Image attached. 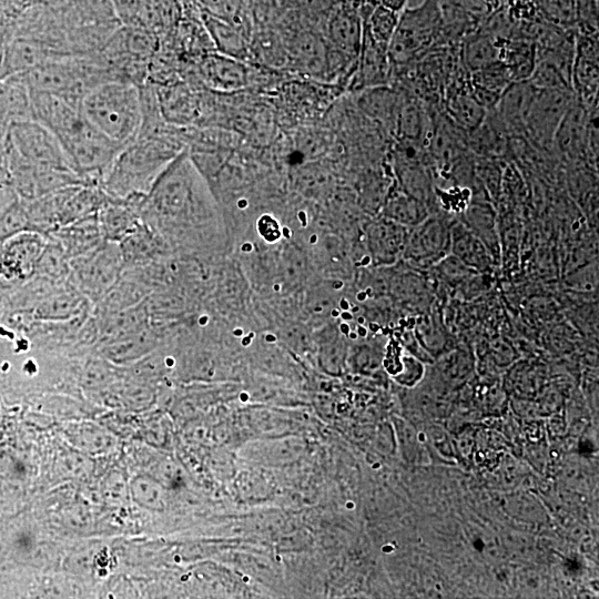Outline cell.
Returning <instances> with one entry per match:
<instances>
[{
	"label": "cell",
	"mask_w": 599,
	"mask_h": 599,
	"mask_svg": "<svg viewBox=\"0 0 599 599\" xmlns=\"http://www.w3.org/2000/svg\"><path fill=\"white\" fill-rule=\"evenodd\" d=\"M399 19V13L382 6H375L370 14L362 17L364 28L368 30L374 43L384 49L385 52H388Z\"/></svg>",
	"instance_id": "15"
},
{
	"label": "cell",
	"mask_w": 599,
	"mask_h": 599,
	"mask_svg": "<svg viewBox=\"0 0 599 599\" xmlns=\"http://www.w3.org/2000/svg\"><path fill=\"white\" fill-rule=\"evenodd\" d=\"M79 307L80 302L76 294H57V296L48 299L42 312L48 320H66L73 317Z\"/></svg>",
	"instance_id": "22"
},
{
	"label": "cell",
	"mask_w": 599,
	"mask_h": 599,
	"mask_svg": "<svg viewBox=\"0 0 599 599\" xmlns=\"http://www.w3.org/2000/svg\"><path fill=\"white\" fill-rule=\"evenodd\" d=\"M141 199L117 200L107 198L98 211L101 232L106 241L119 243L142 222L139 212Z\"/></svg>",
	"instance_id": "8"
},
{
	"label": "cell",
	"mask_w": 599,
	"mask_h": 599,
	"mask_svg": "<svg viewBox=\"0 0 599 599\" xmlns=\"http://www.w3.org/2000/svg\"><path fill=\"white\" fill-rule=\"evenodd\" d=\"M400 128L406 140H418L423 133V118L414 106L405 107L400 118Z\"/></svg>",
	"instance_id": "25"
},
{
	"label": "cell",
	"mask_w": 599,
	"mask_h": 599,
	"mask_svg": "<svg viewBox=\"0 0 599 599\" xmlns=\"http://www.w3.org/2000/svg\"><path fill=\"white\" fill-rule=\"evenodd\" d=\"M123 22L133 25L139 18L141 0H111Z\"/></svg>",
	"instance_id": "26"
},
{
	"label": "cell",
	"mask_w": 599,
	"mask_h": 599,
	"mask_svg": "<svg viewBox=\"0 0 599 599\" xmlns=\"http://www.w3.org/2000/svg\"><path fill=\"white\" fill-rule=\"evenodd\" d=\"M131 495L139 505L156 510L161 505V494L158 485L152 482L149 477L137 476L131 482Z\"/></svg>",
	"instance_id": "23"
},
{
	"label": "cell",
	"mask_w": 599,
	"mask_h": 599,
	"mask_svg": "<svg viewBox=\"0 0 599 599\" xmlns=\"http://www.w3.org/2000/svg\"><path fill=\"white\" fill-rule=\"evenodd\" d=\"M330 32L340 47L351 53L359 52L363 38V20L358 9L345 4L330 22Z\"/></svg>",
	"instance_id": "12"
},
{
	"label": "cell",
	"mask_w": 599,
	"mask_h": 599,
	"mask_svg": "<svg viewBox=\"0 0 599 599\" xmlns=\"http://www.w3.org/2000/svg\"><path fill=\"white\" fill-rule=\"evenodd\" d=\"M529 81L537 90H573L570 81L560 70L551 63L546 62V60H537L534 73Z\"/></svg>",
	"instance_id": "21"
},
{
	"label": "cell",
	"mask_w": 599,
	"mask_h": 599,
	"mask_svg": "<svg viewBox=\"0 0 599 599\" xmlns=\"http://www.w3.org/2000/svg\"><path fill=\"white\" fill-rule=\"evenodd\" d=\"M509 2H513V0H509Z\"/></svg>",
	"instance_id": "31"
},
{
	"label": "cell",
	"mask_w": 599,
	"mask_h": 599,
	"mask_svg": "<svg viewBox=\"0 0 599 599\" xmlns=\"http://www.w3.org/2000/svg\"><path fill=\"white\" fill-rule=\"evenodd\" d=\"M7 140L12 150L29 165L75 172L55 135L36 120L10 125Z\"/></svg>",
	"instance_id": "5"
},
{
	"label": "cell",
	"mask_w": 599,
	"mask_h": 599,
	"mask_svg": "<svg viewBox=\"0 0 599 599\" xmlns=\"http://www.w3.org/2000/svg\"><path fill=\"white\" fill-rule=\"evenodd\" d=\"M36 271L50 279H60L70 272V260L60 243L54 237H48L47 245L40 257Z\"/></svg>",
	"instance_id": "19"
},
{
	"label": "cell",
	"mask_w": 599,
	"mask_h": 599,
	"mask_svg": "<svg viewBox=\"0 0 599 599\" xmlns=\"http://www.w3.org/2000/svg\"><path fill=\"white\" fill-rule=\"evenodd\" d=\"M25 231H32V225L25 202L17 201L0 215V240L5 241Z\"/></svg>",
	"instance_id": "20"
},
{
	"label": "cell",
	"mask_w": 599,
	"mask_h": 599,
	"mask_svg": "<svg viewBox=\"0 0 599 599\" xmlns=\"http://www.w3.org/2000/svg\"><path fill=\"white\" fill-rule=\"evenodd\" d=\"M533 40H503L500 60L509 69L513 81L529 80L537 64Z\"/></svg>",
	"instance_id": "11"
},
{
	"label": "cell",
	"mask_w": 599,
	"mask_h": 599,
	"mask_svg": "<svg viewBox=\"0 0 599 599\" xmlns=\"http://www.w3.org/2000/svg\"><path fill=\"white\" fill-rule=\"evenodd\" d=\"M450 113L463 129L475 130L486 117V109L471 94H459L450 100Z\"/></svg>",
	"instance_id": "17"
},
{
	"label": "cell",
	"mask_w": 599,
	"mask_h": 599,
	"mask_svg": "<svg viewBox=\"0 0 599 599\" xmlns=\"http://www.w3.org/2000/svg\"><path fill=\"white\" fill-rule=\"evenodd\" d=\"M598 60L575 55L572 70V87L584 103L598 93Z\"/></svg>",
	"instance_id": "16"
},
{
	"label": "cell",
	"mask_w": 599,
	"mask_h": 599,
	"mask_svg": "<svg viewBox=\"0 0 599 599\" xmlns=\"http://www.w3.org/2000/svg\"><path fill=\"white\" fill-rule=\"evenodd\" d=\"M501 40L487 34L472 37L464 48L465 64L474 71L500 60Z\"/></svg>",
	"instance_id": "14"
},
{
	"label": "cell",
	"mask_w": 599,
	"mask_h": 599,
	"mask_svg": "<svg viewBox=\"0 0 599 599\" xmlns=\"http://www.w3.org/2000/svg\"><path fill=\"white\" fill-rule=\"evenodd\" d=\"M480 4L484 6L487 13L494 14L497 10L502 8L503 0H479Z\"/></svg>",
	"instance_id": "29"
},
{
	"label": "cell",
	"mask_w": 599,
	"mask_h": 599,
	"mask_svg": "<svg viewBox=\"0 0 599 599\" xmlns=\"http://www.w3.org/2000/svg\"><path fill=\"white\" fill-rule=\"evenodd\" d=\"M434 155L442 161H450L459 150L458 139L445 125L435 128L432 139Z\"/></svg>",
	"instance_id": "24"
},
{
	"label": "cell",
	"mask_w": 599,
	"mask_h": 599,
	"mask_svg": "<svg viewBox=\"0 0 599 599\" xmlns=\"http://www.w3.org/2000/svg\"><path fill=\"white\" fill-rule=\"evenodd\" d=\"M536 90L529 80L514 81L505 89L496 106L507 127L525 129Z\"/></svg>",
	"instance_id": "10"
},
{
	"label": "cell",
	"mask_w": 599,
	"mask_h": 599,
	"mask_svg": "<svg viewBox=\"0 0 599 599\" xmlns=\"http://www.w3.org/2000/svg\"><path fill=\"white\" fill-rule=\"evenodd\" d=\"M126 497V486L123 482V477H111L107 484V499L109 501L118 502Z\"/></svg>",
	"instance_id": "27"
},
{
	"label": "cell",
	"mask_w": 599,
	"mask_h": 599,
	"mask_svg": "<svg viewBox=\"0 0 599 599\" xmlns=\"http://www.w3.org/2000/svg\"><path fill=\"white\" fill-rule=\"evenodd\" d=\"M118 243L104 241L86 255L70 260L76 288L93 301L103 299L125 269Z\"/></svg>",
	"instance_id": "4"
},
{
	"label": "cell",
	"mask_w": 599,
	"mask_h": 599,
	"mask_svg": "<svg viewBox=\"0 0 599 599\" xmlns=\"http://www.w3.org/2000/svg\"><path fill=\"white\" fill-rule=\"evenodd\" d=\"M49 237H54L60 243L69 260L86 255L105 241L100 229L98 213L71 222L56 230Z\"/></svg>",
	"instance_id": "9"
},
{
	"label": "cell",
	"mask_w": 599,
	"mask_h": 599,
	"mask_svg": "<svg viewBox=\"0 0 599 599\" xmlns=\"http://www.w3.org/2000/svg\"><path fill=\"white\" fill-rule=\"evenodd\" d=\"M80 109L89 124L116 144L134 142L142 125L140 86L126 80H109L89 91Z\"/></svg>",
	"instance_id": "1"
},
{
	"label": "cell",
	"mask_w": 599,
	"mask_h": 599,
	"mask_svg": "<svg viewBox=\"0 0 599 599\" xmlns=\"http://www.w3.org/2000/svg\"><path fill=\"white\" fill-rule=\"evenodd\" d=\"M574 100V90H536L525 129L538 141H553Z\"/></svg>",
	"instance_id": "6"
},
{
	"label": "cell",
	"mask_w": 599,
	"mask_h": 599,
	"mask_svg": "<svg viewBox=\"0 0 599 599\" xmlns=\"http://www.w3.org/2000/svg\"><path fill=\"white\" fill-rule=\"evenodd\" d=\"M363 3L364 0H347V4L355 9L360 8L363 5Z\"/></svg>",
	"instance_id": "30"
},
{
	"label": "cell",
	"mask_w": 599,
	"mask_h": 599,
	"mask_svg": "<svg viewBox=\"0 0 599 599\" xmlns=\"http://www.w3.org/2000/svg\"><path fill=\"white\" fill-rule=\"evenodd\" d=\"M514 83L509 69L501 62L487 65L473 73V84L477 89L486 91L496 97H501L505 89Z\"/></svg>",
	"instance_id": "18"
},
{
	"label": "cell",
	"mask_w": 599,
	"mask_h": 599,
	"mask_svg": "<svg viewBox=\"0 0 599 599\" xmlns=\"http://www.w3.org/2000/svg\"><path fill=\"white\" fill-rule=\"evenodd\" d=\"M169 150L158 134L142 135L119 152L100 182L109 198H145L166 169Z\"/></svg>",
	"instance_id": "2"
},
{
	"label": "cell",
	"mask_w": 599,
	"mask_h": 599,
	"mask_svg": "<svg viewBox=\"0 0 599 599\" xmlns=\"http://www.w3.org/2000/svg\"><path fill=\"white\" fill-rule=\"evenodd\" d=\"M48 237L36 231H25L4 241L0 267L8 277L25 279L36 272Z\"/></svg>",
	"instance_id": "7"
},
{
	"label": "cell",
	"mask_w": 599,
	"mask_h": 599,
	"mask_svg": "<svg viewBox=\"0 0 599 599\" xmlns=\"http://www.w3.org/2000/svg\"><path fill=\"white\" fill-rule=\"evenodd\" d=\"M409 0H364L362 6H382L401 14L408 5ZM361 6V7H362Z\"/></svg>",
	"instance_id": "28"
},
{
	"label": "cell",
	"mask_w": 599,
	"mask_h": 599,
	"mask_svg": "<svg viewBox=\"0 0 599 599\" xmlns=\"http://www.w3.org/2000/svg\"><path fill=\"white\" fill-rule=\"evenodd\" d=\"M443 30L441 0H424L420 6L405 8L388 48L397 64L408 63L430 47Z\"/></svg>",
	"instance_id": "3"
},
{
	"label": "cell",
	"mask_w": 599,
	"mask_h": 599,
	"mask_svg": "<svg viewBox=\"0 0 599 599\" xmlns=\"http://www.w3.org/2000/svg\"><path fill=\"white\" fill-rule=\"evenodd\" d=\"M586 130V110L583 104H577L575 99L566 111L554 140L564 151H576L582 146L587 136Z\"/></svg>",
	"instance_id": "13"
}]
</instances>
